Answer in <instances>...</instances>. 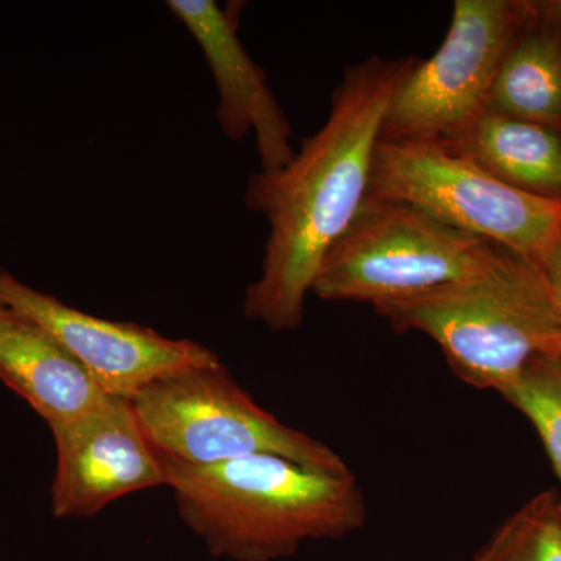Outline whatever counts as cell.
Masks as SVG:
<instances>
[{"label": "cell", "instance_id": "6da1fadb", "mask_svg": "<svg viewBox=\"0 0 561 561\" xmlns=\"http://www.w3.org/2000/svg\"><path fill=\"white\" fill-rule=\"evenodd\" d=\"M419 60L371 55L346 68L323 127L286 168L250 176L243 201L267 220L268 238L260 278L245 291L247 319L273 332L301 327L321 262L367 198L387 108Z\"/></svg>", "mask_w": 561, "mask_h": 561}, {"label": "cell", "instance_id": "7a4b0ae2", "mask_svg": "<svg viewBox=\"0 0 561 561\" xmlns=\"http://www.w3.org/2000/svg\"><path fill=\"white\" fill-rule=\"evenodd\" d=\"M161 460L181 518L216 557L284 559L305 541L345 537L365 523L351 472L316 471L273 454L202 467Z\"/></svg>", "mask_w": 561, "mask_h": 561}, {"label": "cell", "instance_id": "3957f363", "mask_svg": "<svg viewBox=\"0 0 561 561\" xmlns=\"http://www.w3.org/2000/svg\"><path fill=\"white\" fill-rule=\"evenodd\" d=\"M375 311L397 332L430 335L453 371L476 389L502 393L530 360L561 354V320L541 265L507 250L479 278Z\"/></svg>", "mask_w": 561, "mask_h": 561}, {"label": "cell", "instance_id": "277c9868", "mask_svg": "<svg viewBox=\"0 0 561 561\" xmlns=\"http://www.w3.org/2000/svg\"><path fill=\"white\" fill-rule=\"evenodd\" d=\"M504 251L408 203L367 195L348 230L321 262L311 294L376 309L479 278L494 268Z\"/></svg>", "mask_w": 561, "mask_h": 561}, {"label": "cell", "instance_id": "5b68a950", "mask_svg": "<svg viewBox=\"0 0 561 561\" xmlns=\"http://www.w3.org/2000/svg\"><path fill=\"white\" fill-rule=\"evenodd\" d=\"M130 402L144 434L164 459L202 467L273 454L316 471L351 472L324 443L262 409L221 360L157 379Z\"/></svg>", "mask_w": 561, "mask_h": 561}, {"label": "cell", "instance_id": "8992f818", "mask_svg": "<svg viewBox=\"0 0 561 561\" xmlns=\"http://www.w3.org/2000/svg\"><path fill=\"white\" fill-rule=\"evenodd\" d=\"M368 195L404 202L541 265L561 239V201L527 194L435 142H378Z\"/></svg>", "mask_w": 561, "mask_h": 561}, {"label": "cell", "instance_id": "52a82bcc", "mask_svg": "<svg viewBox=\"0 0 561 561\" xmlns=\"http://www.w3.org/2000/svg\"><path fill=\"white\" fill-rule=\"evenodd\" d=\"M530 18V2L456 0L440 47L394 92L379 142H459L489 110L502 62Z\"/></svg>", "mask_w": 561, "mask_h": 561}, {"label": "cell", "instance_id": "ba28073f", "mask_svg": "<svg viewBox=\"0 0 561 561\" xmlns=\"http://www.w3.org/2000/svg\"><path fill=\"white\" fill-rule=\"evenodd\" d=\"M0 306L50 335L108 397L130 398L157 379L216 364L202 343L171 339L131 321L81 312L0 267Z\"/></svg>", "mask_w": 561, "mask_h": 561}, {"label": "cell", "instance_id": "9c48e42d", "mask_svg": "<svg viewBox=\"0 0 561 561\" xmlns=\"http://www.w3.org/2000/svg\"><path fill=\"white\" fill-rule=\"evenodd\" d=\"M50 431L57 448L50 508L57 518H90L121 497L165 485L161 457L127 398L106 394Z\"/></svg>", "mask_w": 561, "mask_h": 561}, {"label": "cell", "instance_id": "30bf717a", "mask_svg": "<svg viewBox=\"0 0 561 561\" xmlns=\"http://www.w3.org/2000/svg\"><path fill=\"white\" fill-rule=\"evenodd\" d=\"M169 10L205 55L219 91L217 121L231 140L256 139L261 172L286 168L295 157L291 127L265 73L243 47L238 14L214 0H171Z\"/></svg>", "mask_w": 561, "mask_h": 561}, {"label": "cell", "instance_id": "8fae6325", "mask_svg": "<svg viewBox=\"0 0 561 561\" xmlns=\"http://www.w3.org/2000/svg\"><path fill=\"white\" fill-rule=\"evenodd\" d=\"M0 381L49 427L76 419L106 397L50 335L2 306Z\"/></svg>", "mask_w": 561, "mask_h": 561}, {"label": "cell", "instance_id": "7c38bea8", "mask_svg": "<svg viewBox=\"0 0 561 561\" xmlns=\"http://www.w3.org/2000/svg\"><path fill=\"white\" fill-rule=\"evenodd\" d=\"M446 147L515 190L561 201L559 130L486 111L459 142Z\"/></svg>", "mask_w": 561, "mask_h": 561}, {"label": "cell", "instance_id": "4fadbf2b", "mask_svg": "<svg viewBox=\"0 0 561 561\" xmlns=\"http://www.w3.org/2000/svg\"><path fill=\"white\" fill-rule=\"evenodd\" d=\"M486 111L561 128V38L534 14L502 62Z\"/></svg>", "mask_w": 561, "mask_h": 561}, {"label": "cell", "instance_id": "5bb4252c", "mask_svg": "<svg viewBox=\"0 0 561 561\" xmlns=\"http://www.w3.org/2000/svg\"><path fill=\"white\" fill-rule=\"evenodd\" d=\"M496 561H561L559 494L545 491L513 513L486 542Z\"/></svg>", "mask_w": 561, "mask_h": 561}, {"label": "cell", "instance_id": "9a60e30c", "mask_svg": "<svg viewBox=\"0 0 561 561\" xmlns=\"http://www.w3.org/2000/svg\"><path fill=\"white\" fill-rule=\"evenodd\" d=\"M501 394L534 424L561 483V354L530 360Z\"/></svg>", "mask_w": 561, "mask_h": 561}, {"label": "cell", "instance_id": "2e32d148", "mask_svg": "<svg viewBox=\"0 0 561 561\" xmlns=\"http://www.w3.org/2000/svg\"><path fill=\"white\" fill-rule=\"evenodd\" d=\"M541 268L546 280H548L552 301L561 320V239L549 251L548 256L542 261Z\"/></svg>", "mask_w": 561, "mask_h": 561}, {"label": "cell", "instance_id": "e0dca14e", "mask_svg": "<svg viewBox=\"0 0 561 561\" xmlns=\"http://www.w3.org/2000/svg\"><path fill=\"white\" fill-rule=\"evenodd\" d=\"M534 21L546 31L556 33L561 38V0L552 2H531Z\"/></svg>", "mask_w": 561, "mask_h": 561}, {"label": "cell", "instance_id": "ac0fdd59", "mask_svg": "<svg viewBox=\"0 0 561 561\" xmlns=\"http://www.w3.org/2000/svg\"><path fill=\"white\" fill-rule=\"evenodd\" d=\"M474 561H496V560H494V557L491 556V552L489 551V549H486L485 546H483L482 551L478 553V557H476Z\"/></svg>", "mask_w": 561, "mask_h": 561}, {"label": "cell", "instance_id": "d6986e66", "mask_svg": "<svg viewBox=\"0 0 561 561\" xmlns=\"http://www.w3.org/2000/svg\"><path fill=\"white\" fill-rule=\"evenodd\" d=\"M559 508H560V515H561V493L559 494Z\"/></svg>", "mask_w": 561, "mask_h": 561}]
</instances>
